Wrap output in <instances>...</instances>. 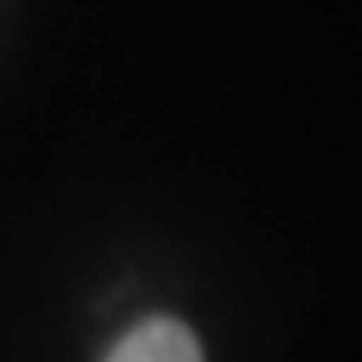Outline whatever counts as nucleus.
Instances as JSON below:
<instances>
[{
    "mask_svg": "<svg viewBox=\"0 0 362 362\" xmlns=\"http://www.w3.org/2000/svg\"><path fill=\"white\" fill-rule=\"evenodd\" d=\"M106 362H202V342L171 317H146L106 352Z\"/></svg>",
    "mask_w": 362,
    "mask_h": 362,
    "instance_id": "1",
    "label": "nucleus"
}]
</instances>
